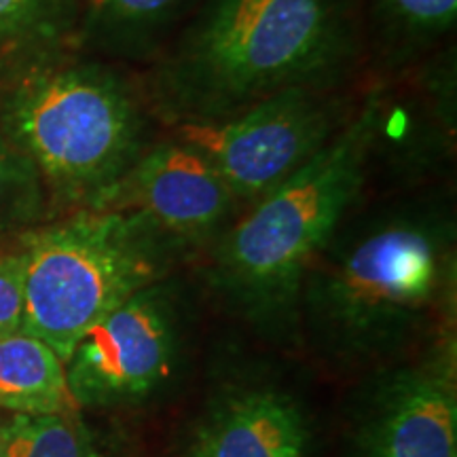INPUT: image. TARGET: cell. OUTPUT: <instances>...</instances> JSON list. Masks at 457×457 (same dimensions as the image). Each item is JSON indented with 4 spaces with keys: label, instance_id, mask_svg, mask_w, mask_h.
I'll use <instances>...</instances> for the list:
<instances>
[{
    "label": "cell",
    "instance_id": "cell-9",
    "mask_svg": "<svg viewBox=\"0 0 457 457\" xmlns=\"http://www.w3.org/2000/svg\"><path fill=\"white\" fill-rule=\"evenodd\" d=\"M345 457H457V394L447 358L400 367L364 392Z\"/></svg>",
    "mask_w": 457,
    "mask_h": 457
},
{
    "label": "cell",
    "instance_id": "cell-7",
    "mask_svg": "<svg viewBox=\"0 0 457 457\" xmlns=\"http://www.w3.org/2000/svg\"><path fill=\"white\" fill-rule=\"evenodd\" d=\"M176 353L171 303L162 279L91 327L64 362L72 400L85 407L134 403L170 373Z\"/></svg>",
    "mask_w": 457,
    "mask_h": 457
},
{
    "label": "cell",
    "instance_id": "cell-14",
    "mask_svg": "<svg viewBox=\"0 0 457 457\" xmlns=\"http://www.w3.org/2000/svg\"><path fill=\"white\" fill-rule=\"evenodd\" d=\"M0 457H91L71 413H17L0 430Z\"/></svg>",
    "mask_w": 457,
    "mask_h": 457
},
{
    "label": "cell",
    "instance_id": "cell-13",
    "mask_svg": "<svg viewBox=\"0 0 457 457\" xmlns=\"http://www.w3.org/2000/svg\"><path fill=\"white\" fill-rule=\"evenodd\" d=\"M0 407L15 413H71L77 407L64 362L24 330L0 337Z\"/></svg>",
    "mask_w": 457,
    "mask_h": 457
},
{
    "label": "cell",
    "instance_id": "cell-11",
    "mask_svg": "<svg viewBox=\"0 0 457 457\" xmlns=\"http://www.w3.org/2000/svg\"><path fill=\"white\" fill-rule=\"evenodd\" d=\"M204 0H83V41L102 60L151 66Z\"/></svg>",
    "mask_w": 457,
    "mask_h": 457
},
{
    "label": "cell",
    "instance_id": "cell-10",
    "mask_svg": "<svg viewBox=\"0 0 457 457\" xmlns=\"http://www.w3.org/2000/svg\"><path fill=\"white\" fill-rule=\"evenodd\" d=\"M307 443L305 417L288 396L239 390L205 415L191 457H307Z\"/></svg>",
    "mask_w": 457,
    "mask_h": 457
},
{
    "label": "cell",
    "instance_id": "cell-3",
    "mask_svg": "<svg viewBox=\"0 0 457 457\" xmlns=\"http://www.w3.org/2000/svg\"><path fill=\"white\" fill-rule=\"evenodd\" d=\"M369 91L333 142L253 204L216 239L210 282L254 316L296 303L313 259L362 197L370 179Z\"/></svg>",
    "mask_w": 457,
    "mask_h": 457
},
{
    "label": "cell",
    "instance_id": "cell-5",
    "mask_svg": "<svg viewBox=\"0 0 457 457\" xmlns=\"http://www.w3.org/2000/svg\"><path fill=\"white\" fill-rule=\"evenodd\" d=\"M176 250L145 220L83 210L28 239L24 327L62 362L98 320L165 276Z\"/></svg>",
    "mask_w": 457,
    "mask_h": 457
},
{
    "label": "cell",
    "instance_id": "cell-16",
    "mask_svg": "<svg viewBox=\"0 0 457 457\" xmlns=\"http://www.w3.org/2000/svg\"><path fill=\"white\" fill-rule=\"evenodd\" d=\"M24 327V259L0 254V337Z\"/></svg>",
    "mask_w": 457,
    "mask_h": 457
},
{
    "label": "cell",
    "instance_id": "cell-6",
    "mask_svg": "<svg viewBox=\"0 0 457 457\" xmlns=\"http://www.w3.org/2000/svg\"><path fill=\"white\" fill-rule=\"evenodd\" d=\"M358 100L350 87L288 89L225 121L168 131L204 153L237 204H256L333 142Z\"/></svg>",
    "mask_w": 457,
    "mask_h": 457
},
{
    "label": "cell",
    "instance_id": "cell-12",
    "mask_svg": "<svg viewBox=\"0 0 457 457\" xmlns=\"http://www.w3.org/2000/svg\"><path fill=\"white\" fill-rule=\"evenodd\" d=\"M367 66L377 79L400 74L453 43L457 0H360Z\"/></svg>",
    "mask_w": 457,
    "mask_h": 457
},
{
    "label": "cell",
    "instance_id": "cell-15",
    "mask_svg": "<svg viewBox=\"0 0 457 457\" xmlns=\"http://www.w3.org/2000/svg\"><path fill=\"white\" fill-rule=\"evenodd\" d=\"M71 9L72 0H0V41L54 37Z\"/></svg>",
    "mask_w": 457,
    "mask_h": 457
},
{
    "label": "cell",
    "instance_id": "cell-2",
    "mask_svg": "<svg viewBox=\"0 0 457 457\" xmlns=\"http://www.w3.org/2000/svg\"><path fill=\"white\" fill-rule=\"evenodd\" d=\"M453 219L417 202L345 225L303 279L312 322L350 353L396 341L430 310L453 265Z\"/></svg>",
    "mask_w": 457,
    "mask_h": 457
},
{
    "label": "cell",
    "instance_id": "cell-17",
    "mask_svg": "<svg viewBox=\"0 0 457 457\" xmlns=\"http://www.w3.org/2000/svg\"><path fill=\"white\" fill-rule=\"evenodd\" d=\"M34 165L15 142L0 136V216L7 214L34 185Z\"/></svg>",
    "mask_w": 457,
    "mask_h": 457
},
{
    "label": "cell",
    "instance_id": "cell-8",
    "mask_svg": "<svg viewBox=\"0 0 457 457\" xmlns=\"http://www.w3.org/2000/svg\"><path fill=\"white\" fill-rule=\"evenodd\" d=\"M236 208L237 199L204 153L165 129L98 210L138 216L179 253L219 239Z\"/></svg>",
    "mask_w": 457,
    "mask_h": 457
},
{
    "label": "cell",
    "instance_id": "cell-1",
    "mask_svg": "<svg viewBox=\"0 0 457 457\" xmlns=\"http://www.w3.org/2000/svg\"><path fill=\"white\" fill-rule=\"evenodd\" d=\"M360 0H204L140 81L163 129L225 121L288 89L352 87Z\"/></svg>",
    "mask_w": 457,
    "mask_h": 457
},
{
    "label": "cell",
    "instance_id": "cell-4",
    "mask_svg": "<svg viewBox=\"0 0 457 457\" xmlns=\"http://www.w3.org/2000/svg\"><path fill=\"white\" fill-rule=\"evenodd\" d=\"M9 129L60 195L98 210L163 128L138 71L100 60L32 74L11 100Z\"/></svg>",
    "mask_w": 457,
    "mask_h": 457
}]
</instances>
